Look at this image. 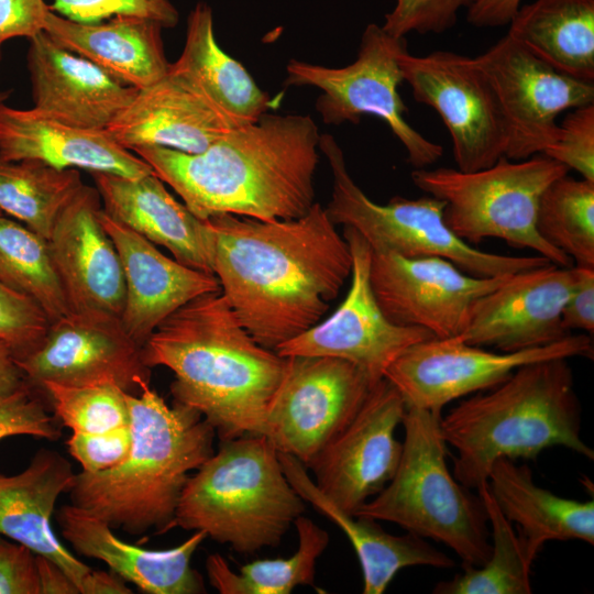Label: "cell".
<instances>
[{
  "mask_svg": "<svg viewBox=\"0 0 594 594\" xmlns=\"http://www.w3.org/2000/svg\"><path fill=\"white\" fill-rule=\"evenodd\" d=\"M343 238L351 256V286L338 309L324 321L276 348L282 356H331L349 361L374 383L410 345L435 338L426 329L391 322L370 283L371 246L353 228Z\"/></svg>",
  "mask_w": 594,
  "mask_h": 594,
  "instance_id": "obj_15",
  "label": "cell"
},
{
  "mask_svg": "<svg viewBox=\"0 0 594 594\" xmlns=\"http://www.w3.org/2000/svg\"><path fill=\"white\" fill-rule=\"evenodd\" d=\"M90 174L102 210L110 218L153 244L164 246L179 263L213 274L208 221L197 218L185 204L177 201L154 173L139 178Z\"/></svg>",
  "mask_w": 594,
  "mask_h": 594,
  "instance_id": "obj_26",
  "label": "cell"
},
{
  "mask_svg": "<svg viewBox=\"0 0 594 594\" xmlns=\"http://www.w3.org/2000/svg\"><path fill=\"white\" fill-rule=\"evenodd\" d=\"M0 594H40L36 553L0 535Z\"/></svg>",
  "mask_w": 594,
  "mask_h": 594,
  "instance_id": "obj_45",
  "label": "cell"
},
{
  "mask_svg": "<svg viewBox=\"0 0 594 594\" xmlns=\"http://www.w3.org/2000/svg\"><path fill=\"white\" fill-rule=\"evenodd\" d=\"M162 29L156 21L139 15L119 14L87 23L52 9L44 23V32L59 45L136 89L156 82L169 69Z\"/></svg>",
  "mask_w": 594,
  "mask_h": 594,
  "instance_id": "obj_28",
  "label": "cell"
},
{
  "mask_svg": "<svg viewBox=\"0 0 594 594\" xmlns=\"http://www.w3.org/2000/svg\"><path fill=\"white\" fill-rule=\"evenodd\" d=\"M398 64L415 100L432 108L442 119L451 135L458 169L480 170L505 156V121L473 57L450 51L415 56L405 51Z\"/></svg>",
  "mask_w": 594,
  "mask_h": 594,
  "instance_id": "obj_13",
  "label": "cell"
},
{
  "mask_svg": "<svg viewBox=\"0 0 594 594\" xmlns=\"http://www.w3.org/2000/svg\"><path fill=\"white\" fill-rule=\"evenodd\" d=\"M97 189L84 186L58 217L47 239L69 311L121 319L125 285L113 241L102 227Z\"/></svg>",
  "mask_w": 594,
  "mask_h": 594,
  "instance_id": "obj_20",
  "label": "cell"
},
{
  "mask_svg": "<svg viewBox=\"0 0 594 594\" xmlns=\"http://www.w3.org/2000/svg\"><path fill=\"white\" fill-rule=\"evenodd\" d=\"M284 473L301 498L334 522L350 540L363 574V594H382L404 568L427 565L452 568L454 560L425 538L385 531L374 519L349 514L330 501L316 485L307 468L295 457L278 452Z\"/></svg>",
  "mask_w": 594,
  "mask_h": 594,
  "instance_id": "obj_29",
  "label": "cell"
},
{
  "mask_svg": "<svg viewBox=\"0 0 594 594\" xmlns=\"http://www.w3.org/2000/svg\"><path fill=\"white\" fill-rule=\"evenodd\" d=\"M57 522L63 538L77 553L105 562L144 593H206L202 576L190 564L207 538L201 530L174 548L151 550L122 540L107 521L72 503L58 509Z\"/></svg>",
  "mask_w": 594,
  "mask_h": 594,
  "instance_id": "obj_25",
  "label": "cell"
},
{
  "mask_svg": "<svg viewBox=\"0 0 594 594\" xmlns=\"http://www.w3.org/2000/svg\"><path fill=\"white\" fill-rule=\"evenodd\" d=\"M100 222L120 256L125 298L121 322L143 346L169 315L204 294L221 290L215 274L169 258L155 244L110 218L102 209Z\"/></svg>",
  "mask_w": 594,
  "mask_h": 594,
  "instance_id": "obj_21",
  "label": "cell"
},
{
  "mask_svg": "<svg viewBox=\"0 0 594 594\" xmlns=\"http://www.w3.org/2000/svg\"><path fill=\"white\" fill-rule=\"evenodd\" d=\"M522 0H479L466 14L470 24L476 28L502 26L510 22Z\"/></svg>",
  "mask_w": 594,
  "mask_h": 594,
  "instance_id": "obj_48",
  "label": "cell"
},
{
  "mask_svg": "<svg viewBox=\"0 0 594 594\" xmlns=\"http://www.w3.org/2000/svg\"><path fill=\"white\" fill-rule=\"evenodd\" d=\"M474 59L499 105L510 161L542 154L559 134L561 112L594 103V82L554 69L508 34Z\"/></svg>",
  "mask_w": 594,
  "mask_h": 594,
  "instance_id": "obj_14",
  "label": "cell"
},
{
  "mask_svg": "<svg viewBox=\"0 0 594 594\" xmlns=\"http://www.w3.org/2000/svg\"><path fill=\"white\" fill-rule=\"evenodd\" d=\"M542 154L594 182V103L572 109Z\"/></svg>",
  "mask_w": 594,
  "mask_h": 594,
  "instance_id": "obj_41",
  "label": "cell"
},
{
  "mask_svg": "<svg viewBox=\"0 0 594 594\" xmlns=\"http://www.w3.org/2000/svg\"><path fill=\"white\" fill-rule=\"evenodd\" d=\"M12 436H31L56 441L59 422L48 414L40 392L26 382L16 392L0 398V441Z\"/></svg>",
  "mask_w": 594,
  "mask_h": 594,
  "instance_id": "obj_42",
  "label": "cell"
},
{
  "mask_svg": "<svg viewBox=\"0 0 594 594\" xmlns=\"http://www.w3.org/2000/svg\"><path fill=\"white\" fill-rule=\"evenodd\" d=\"M35 389L50 398L58 422L74 433H102L130 426L127 393L113 382L82 386L44 382Z\"/></svg>",
  "mask_w": 594,
  "mask_h": 594,
  "instance_id": "obj_38",
  "label": "cell"
},
{
  "mask_svg": "<svg viewBox=\"0 0 594 594\" xmlns=\"http://www.w3.org/2000/svg\"><path fill=\"white\" fill-rule=\"evenodd\" d=\"M568 172L565 165L537 154L521 162L503 156L494 165L475 172L418 168L411 173V179L420 190L444 202L446 224L470 245L495 238L513 248L532 250L558 266L570 267L571 257L546 242L536 228L541 195Z\"/></svg>",
  "mask_w": 594,
  "mask_h": 594,
  "instance_id": "obj_8",
  "label": "cell"
},
{
  "mask_svg": "<svg viewBox=\"0 0 594 594\" xmlns=\"http://www.w3.org/2000/svg\"><path fill=\"white\" fill-rule=\"evenodd\" d=\"M587 334L517 352H493L458 338H432L407 348L386 370L384 378L402 395L406 408L440 411L450 402L490 389L518 367L549 359L592 358Z\"/></svg>",
  "mask_w": 594,
  "mask_h": 594,
  "instance_id": "obj_11",
  "label": "cell"
},
{
  "mask_svg": "<svg viewBox=\"0 0 594 594\" xmlns=\"http://www.w3.org/2000/svg\"><path fill=\"white\" fill-rule=\"evenodd\" d=\"M3 42L0 41V58H1V45Z\"/></svg>",
  "mask_w": 594,
  "mask_h": 594,
  "instance_id": "obj_53",
  "label": "cell"
},
{
  "mask_svg": "<svg viewBox=\"0 0 594 594\" xmlns=\"http://www.w3.org/2000/svg\"><path fill=\"white\" fill-rule=\"evenodd\" d=\"M536 228L580 267L594 268V182L558 178L540 197Z\"/></svg>",
  "mask_w": 594,
  "mask_h": 594,
  "instance_id": "obj_37",
  "label": "cell"
},
{
  "mask_svg": "<svg viewBox=\"0 0 594 594\" xmlns=\"http://www.w3.org/2000/svg\"><path fill=\"white\" fill-rule=\"evenodd\" d=\"M0 154L11 161H36L58 169L81 168L128 178L152 174L151 166L105 130L88 129L0 103Z\"/></svg>",
  "mask_w": 594,
  "mask_h": 594,
  "instance_id": "obj_24",
  "label": "cell"
},
{
  "mask_svg": "<svg viewBox=\"0 0 594 594\" xmlns=\"http://www.w3.org/2000/svg\"><path fill=\"white\" fill-rule=\"evenodd\" d=\"M146 366L174 373V403L197 410L221 441L265 433L288 358L257 343L221 290L188 301L142 346Z\"/></svg>",
  "mask_w": 594,
  "mask_h": 594,
  "instance_id": "obj_3",
  "label": "cell"
},
{
  "mask_svg": "<svg viewBox=\"0 0 594 594\" xmlns=\"http://www.w3.org/2000/svg\"><path fill=\"white\" fill-rule=\"evenodd\" d=\"M492 528L491 554L481 566L462 565L451 580L439 582L436 594H530V569L536 557L493 498L487 482L476 488Z\"/></svg>",
  "mask_w": 594,
  "mask_h": 594,
  "instance_id": "obj_35",
  "label": "cell"
},
{
  "mask_svg": "<svg viewBox=\"0 0 594 594\" xmlns=\"http://www.w3.org/2000/svg\"><path fill=\"white\" fill-rule=\"evenodd\" d=\"M294 525L298 549L292 557L256 560L237 573L221 554L212 553L206 559L210 584L221 594H289L298 585H314L317 560L329 544V534L304 515Z\"/></svg>",
  "mask_w": 594,
  "mask_h": 594,
  "instance_id": "obj_33",
  "label": "cell"
},
{
  "mask_svg": "<svg viewBox=\"0 0 594 594\" xmlns=\"http://www.w3.org/2000/svg\"><path fill=\"white\" fill-rule=\"evenodd\" d=\"M578 267V280L562 309V324L568 332L571 330H583L593 333L594 268Z\"/></svg>",
  "mask_w": 594,
  "mask_h": 594,
  "instance_id": "obj_47",
  "label": "cell"
},
{
  "mask_svg": "<svg viewBox=\"0 0 594 594\" xmlns=\"http://www.w3.org/2000/svg\"><path fill=\"white\" fill-rule=\"evenodd\" d=\"M237 128L197 88L168 69L138 89L129 106L108 125L124 148L157 146L195 154Z\"/></svg>",
  "mask_w": 594,
  "mask_h": 594,
  "instance_id": "obj_22",
  "label": "cell"
},
{
  "mask_svg": "<svg viewBox=\"0 0 594 594\" xmlns=\"http://www.w3.org/2000/svg\"><path fill=\"white\" fill-rule=\"evenodd\" d=\"M169 69L197 88L235 127L255 122L273 107V99L245 67L219 46L207 3H197L189 13L183 52Z\"/></svg>",
  "mask_w": 594,
  "mask_h": 594,
  "instance_id": "obj_31",
  "label": "cell"
},
{
  "mask_svg": "<svg viewBox=\"0 0 594 594\" xmlns=\"http://www.w3.org/2000/svg\"><path fill=\"white\" fill-rule=\"evenodd\" d=\"M405 413L399 392L382 378L352 420L307 468L317 487L344 512L354 515L394 476L403 450L395 431Z\"/></svg>",
  "mask_w": 594,
  "mask_h": 594,
  "instance_id": "obj_17",
  "label": "cell"
},
{
  "mask_svg": "<svg viewBox=\"0 0 594 594\" xmlns=\"http://www.w3.org/2000/svg\"><path fill=\"white\" fill-rule=\"evenodd\" d=\"M40 594H79L76 583L55 562L36 554Z\"/></svg>",
  "mask_w": 594,
  "mask_h": 594,
  "instance_id": "obj_49",
  "label": "cell"
},
{
  "mask_svg": "<svg viewBox=\"0 0 594 594\" xmlns=\"http://www.w3.org/2000/svg\"><path fill=\"white\" fill-rule=\"evenodd\" d=\"M440 411L406 408L397 470L386 486L354 515L385 520L452 549L462 565L481 566L491 554L483 504L447 464Z\"/></svg>",
  "mask_w": 594,
  "mask_h": 594,
  "instance_id": "obj_7",
  "label": "cell"
},
{
  "mask_svg": "<svg viewBox=\"0 0 594 594\" xmlns=\"http://www.w3.org/2000/svg\"><path fill=\"white\" fill-rule=\"evenodd\" d=\"M75 475L64 455L46 448L20 473H0V535L55 562L78 587L91 569L66 548L52 526L57 499L69 492Z\"/></svg>",
  "mask_w": 594,
  "mask_h": 594,
  "instance_id": "obj_27",
  "label": "cell"
},
{
  "mask_svg": "<svg viewBox=\"0 0 594 594\" xmlns=\"http://www.w3.org/2000/svg\"><path fill=\"white\" fill-rule=\"evenodd\" d=\"M264 436L306 468L352 420L374 383L353 363L331 356H287Z\"/></svg>",
  "mask_w": 594,
  "mask_h": 594,
  "instance_id": "obj_12",
  "label": "cell"
},
{
  "mask_svg": "<svg viewBox=\"0 0 594 594\" xmlns=\"http://www.w3.org/2000/svg\"><path fill=\"white\" fill-rule=\"evenodd\" d=\"M405 51V37H395L382 25L371 23L361 36L353 63L326 67L292 59L286 66L285 84L320 89L315 107L328 124L359 123L364 114L382 119L404 146L409 164L416 169L426 168L443 155V147L405 118L408 108L398 92L404 81L398 57Z\"/></svg>",
  "mask_w": 594,
  "mask_h": 594,
  "instance_id": "obj_10",
  "label": "cell"
},
{
  "mask_svg": "<svg viewBox=\"0 0 594 594\" xmlns=\"http://www.w3.org/2000/svg\"><path fill=\"white\" fill-rule=\"evenodd\" d=\"M15 362L34 388L44 382L69 386L113 382L138 395L151 381L142 346L120 318L100 314L69 311L50 322L36 346Z\"/></svg>",
  "mask_w": 594,
  "mask_h": 594,
  "instance_id": "obj_16",
  "label": "cell"
},
{
  "mask_svg": "<svg viewBox=\"0 0 594 594\" xmlns=\"http://www.w3.org/2000/svg\"><path fill=\"white\" fill-rule=\"evenodd\" d=\"M509 275L475 277L438 256L371 253L370 283L385 317L397 326L426 329L438 339L458 337L474 302Z\"/></svg>",
  "mask_w": 594,
  "mask_h": 594,
  "instance_id": "obj_18",
  "label": "cell"
},
{
  "mask_svg": "<svg viewBox=\"0 0 594 594\" xmlns=\"http://www.w3.org/2000/svg\"><path fill=\"white\" fill-rule=\"evenodd\" d=\"M0 283L36 302L50 322L69 312L47 240L1 210Z\"/></svg>",
  "mask_w": 594,
  "mask_h": 594,
  "instance_id": "obj_36",
  "label": "cell"
},
{
  "mask_svg": "<svg viewBox=\"0 0 594 594\" xmlns=\"http://www.w3.org/2000/svg\"><path fill=\"white\" fill-rule=\"evenodd\" d=\"M207 221L221 292L266 349L317 324L351 275L349 245L318 202L290 220L226 213Z\"/></svg>",
  "mask_w": 594,
  "mask_h": 594,
  "instance_id": "obj_1",
  "label": "cell"
},
{
  "mask_svg": "<svg viewBox=\"0 0 594 594\" xmlns=\"http://www.w3.org/2000/svg\"><path fill=\"white\" fill-rule=\"evenodd\" d=\"M131 442V429L127 426L102 433L72 432L67 448L82 471L96 473L120 464L127 458Z\"/></svg>",
  "mask_w": 594,
  "mask_h": 594,
  "instance_id": "obj_44",
  "label": "cell"
},
{
  "mask_svg": "<svg viewBox=\"0 0 594 594\" xmlns=\"http://www.w3.org/2000/svg\"><path fill=\"white\" fill-rule=\"evenodd\" d=\"M25 385V378L18 366L12 349L0 340V398L11 395Z\"/></svg>",
  "mask_w": 594,
  "mask_h": 594,
  "instance_id": "obj_51",
  "label": "cell"
},
{
  "mask_svg": "<svg viewBox=\"0 0 594 594\" xmlns=\"http://www.w3.org/2000/svg\"><path fill=\"white\" fill-rule=\"evenodd\" d=\"M579 277V267L553 263L512 274L480 297L455 338L498 352H517L558 342L570 334L562 309Z\"/></svg>",
  "mask_w": 594,
  "mask_h": 594,
  "instance_id": "obj_19",
  "label": "cell"
},
{
  "mask_svg": "<svg viewBox=\"0 0 594 594\" xmlns=\"http://www.w3.org/2000/svg\"><path fill=\"white\" fill-rule=\"evenodd\" d=\"M48 324L36 302L0 283V340L10 345L15 360L36 346Z\"/></svg>",
  "mask_w": 594,
  "mask_h": 594,
  "instance_id": "obj_40",
  "label": "cell"
},
{
  "mask_svg": "<svg viewBox=\"0 0 594 594\" xmlns=\"http://www.w3.org/2000/svg\"><path fill=\"white\" fill-rule=\"evenodd\" d=\"M28 67L33 108L82 128L107 129L138 92L44 31L30 38Z\"/></svg>",
  "mask_w": 594,
  "mask_h": 594,
  "instance_id": "obj_23",
  "label": "cell"
},
{
  "mask_svg": "<svg viewBox=\"0 0 594 594\" xmlns=\"http://www.w3.org/2000/svg\"><path fill=\"white\" fill-rule=\"evenodd\" d=\"M508 35L554 69L594 82V0H535L520 6Z\"/></svg>",
  "mask_w": 594,
  "mask_h": 594,
  "instance_id": "obj_32",
  "label": "cell"
},
{
  "mask_svg": "<svg viewBox=\"0 0 594 594\" xmlns=\"http://www.w3.org/2000/svg\"><path fill=\"white\" fill-rule=\"evenodd\" d=\"M319 150L328 160L333 179L326 208L330 220L353 228L373 251L408 258L442 257L475 277L504 276L551 263L540 255L510 256L477 250L449 229L443 220L444 202L432 196H395L386 205L376 204L352 179L332 135H320Z\"/></svg>",
  "mask_w": 594,
  "mask_h": 594,
  "instance_id": "obj_9",
  "label": "cell"
},
{
  "mask_svg": "<svg viewBox=\"0 0 594 594\" xmlns=\"http://www.w3.org/2000/svg\"><path fill=\"white\" fill-rule=\"evenodd\" d=\"M57 14L78 22H99L119 14L151 19L163 28L178 22V12L169 0H54Z\"/></svg>",
  "mask_w": 594,
  "mask_h": 594,
  "instance_id": "obj_43",
  "label": "cell"
},
{
  "mask_svg": "<svg viewBox=\"0 0 594 594\" xmlns=\"http://www.w3.org/2000/svg\"><path fill=\"white\" fill-rule=\"evenodd\" d=\"M10 91L9 90H0V103L4 102L7 98L9 97Z\"/></svg>",
  "mask_w": 594,
  "mask_h": 594,
  "instance_id": "obj_52",
  "label": "cell"
},
{
  "mask_svg": "<svg viewBox=\"0 0 594 594\" xmlns=\"http://www.w3.org/2000/svg\"><path fill=\"white\" fill-rule=\"evenodd\" d=\"M84 186L78 169L11 161L0 154V210L45 240Z\"/></svg>",
  "mask_w": 594,
  "mask_h": 594,
  "instance_id": "obj_34",
  "label": "cell"
},
{
  "mask_svg": "<svg viewBox=\"0 0 594 594\" xmlns=\"http://www.w3.org/2000/svg\"><path fill=\"white\" fill-rule=\"evenodd\" d=\"M382 28L395 37L409 33H443L458 20L461 10H469L479 0H394Z\"/></svg>",
  "mask_w": 594,
  "mask_h": 594,
  "instance_id": "obj_39",
  "label": "cell"
},
{
  "mask_svg": "<svg viewBox=\"0 0 594 594\" xmlns=\"http://www.w3.org/2000/svg\"><path fill=\"white\" fill-rule=\"evenodd\" d=\"M79 594H132L120 575L113 571L90 570L78 584Z\"/></svg>",
  "mask_w": 594,
  "mask_h": 594,
  "instance_id": "obj_50",
  "label": "cell"
},
{
  "mask_svg": "<svg viewBox=\"0 0 594 594\" xmlns=\"http://www.w3.org/2000/svg\"><path fill=\"white\" fill-rule=\"evenodd\" d=\"M50 9L44 0H0V41L31 38L44 31Z\"/></svg>",
  "mask_w": 594,
  "mask_h": 594,
  "instance_id": "obj_46",
  "label": "cell"
},
{
  "mask_svg": "<svg viewBox=\"0 0 594 594\" xmlns=\"http://www.w3.org/2000/svg\"><path fill=\"white\" fill-rule=\"evenodd\" d=\"M487 486L504 516L518 528L529 551L537 558L551 540H582L594 544V502L556 495L538 486L531 470L515 460H496Z\"/></svg>",
  "mask_w": 594,
  "mask_h": 594,
  "instance_id": "obj_30",
  "label": "cell"
},
{
  "mask_svg": "<svg viewBox=\"0 0 594 594\" xmlns=\"http://www.w3.org/2000/svg\"><path fill=\"white\" fill-rule=\"evenodd\" d=\"M440 432L458 452L453 476L469 490L486 483L502 458L535 460L556 446L594 458L581 437V408L564 358L525 364L464 399L441 416Z\"/></svg>",
  "mask_w": 594,
  "mask_h": 594,
  "instance_id": "obj_5",
  "label": "cell"
},
{
  "mask_svg": "<svg viewBox=\"0 0 594 594\" xmlns=\"http://www.w3.org/2000/svg\"><path fill=\"white\" fill-rule=\"evenodd\" d=\"M320 134L310 116L264 113L200 153L157 146L131 152L199 219L235 215L290 220L315 204Z\"/></svg>",
  "mask_w": 594,
  "mask_h": 594,
  "instance_id": "obj_2",
  "label": "cell"
},
{
  "mask_svg": "<svg viewBox=\"0 0 594 594\" xmlns=\"http://www.w3.org/2000/svg\"><path fill=\"white\" fill-rule=\"evenodd\" d=\"M306 502L262 435L223 440L186 482L169 529L201 530L242 554L277 547Z\"/></svg>",
  "mask_w": 594,
  "mask_h": 594,
  "instance_id": "obj_6",
  "label": "cell"
},
{
  "mask_svg": "<svg viewBox=\"0 0 594 594\" xmlns=\"http://www.w3.org/2000/svg\"><path fill=\"white\" fill-rule=\"evenodd\" d=\"M131 448L106 471L77 473L69 490L76 505L130 535L168 531L191 472L215 452L216 431L195 409L165 399L145 384L127 393Z\"/></svg>",
  "mask_w": 594,
  "mask_h": 594,
  "instance_id": "obj_4",
  "label": "cell"
}]
</instances>
